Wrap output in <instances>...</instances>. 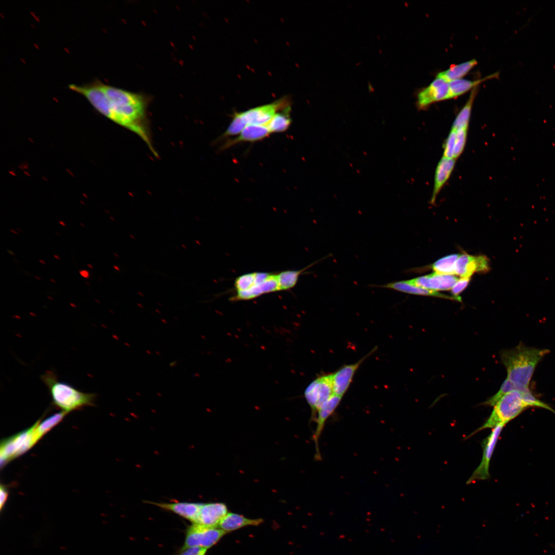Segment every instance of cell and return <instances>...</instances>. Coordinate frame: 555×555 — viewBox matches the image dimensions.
Here are the masks:
<instances>
[{
  "instance_id": "obj_32",
  "label": "cell",
  "mask_w": 555,
  "mask_h": 555,
  "mask_svg": "<svg viewBox=\"0 0 555 555\" xmlns=\"http://www.w3.org/2000/svg\"><path fill=\"white\" fill-rule=\"evenodd\" d=\"M455 138L456 130L451 128L444 143L443 157L448 158H453Z\"/></svg>"
},
{
  "instance_id": "obj_5",
  "label": "cell",
  "mask_w": 555,
  "mask_h": 555,
  "mask_svg": "<svg viewBox=\"0 0 555 555\" xmlns=\"http://www.w3.org/2000/svg\"><path fill=\"white\" fill-rule=\"evenodd\" d=\"M288 105L285 99H280L243 112L235 113L221 137L226 139L236 136L248 125H266L278 112Z\"/></svg>"
},
{
  "instance_id": "obj_36",
  "label": "cell",
  "mask_w": 555,
  "mask_h": 555,
  "mask_svg": "<svg viewBox=\"0 0 555 555\" xmlns=\"http://www.w3.org/2000/svg\"><path fill=\"white\" fill-rule=\"evenodd\" d=\"M79 272L80 274L82 277H83L84 278L88 279L90 277V273L87 270H85V269L80 270L79 271Z\"/></svg>"
},
{
  "instance_id": "obj_33",
  "label": "cell",
  "mask_w": 555,
  "mask_h": 555,
  "mask_svg": "<svg viewBox=\"0 0 555 555\" xmlns=\"http://www.w3.org/2000/svg\"><path fill=\"white\" fill-rule=\"evenodd\" d=\"M470 279V278H462L458 279L451 289L452 296L456 301L461 302V299L459 294L467 287Z\"/></svg>"
},
{
  "instance_id": "obj_16",
  "label": "cell",
  "mask_w": 555,
  "mask_h": 555,
  "mask_svg": "<svg viewBox=\"0 0 555 555\" xmlns=\"http://www.w3.org/2000/svg\"><path fill=\"white\" fill-rule=\"evenodd\" d=\"M276 274H270L265 281L256 283L249 288L236 291L231 301L250 300L262 294L279 291Z\"/></svg>"
},
{
  "instance_id": "obj_47",
  "label": "cell",
  "mask_w": 555,
  "mask_h": 555,
  "mask_svg": "<svg viewBox=\"0 0 555 555\" xmlns=\"http://www.w3.org/2000/svg\"><path fill=\"white\" fill-rule=\"evenodd\" d=\"M54 233H55V234H56L57 235H58V236H61L60 234V233H59V232H54Z\"/></svg>"
},
{
  "instance_id": "obj_34",
  "label": "cell",
  "mask_w": 555,
  "mask_h": 555,
  "mask_svg": "<svg viewBox=\"0 0 555 555\" xmlns=\"http://www.w3.org/2000/svg\"><path fill=\"white\" fill-rule=\"evenodd\" d=\"M207 549L201 547H191L182 551L179 555H205Z\"/></svg>"
},
{
  "instance_id": "obj_41",
  "label": "cell",
  "mask_w": 555,
  "mask_h": 555,
  "mask_svg": "<svg viewBox=\"0 0 555 555\" xmlns=\"http://www.w3.org/2000/svg\"><path fill=\"white\" fill-rule=\"evenodd\" d=\"M39 262L40 263H41L42 264H43V265H46V262L44 261H43V260H41V259H40L39 260Z\"/></svg>"
},
{
  "instance_id": "obj_37",
  "label": "cell",
  "mask_w": 555,
  "mask_h": 555,
  "mask_svg": "<svg viewBox=\"0 0 555 555\" xmlns=\"http://www.w3.org/2000/svg\"><path fill=\"white\" fill-rule=\"evenodd\" d=\"M10 231L11 232L13 233V234H15V235H18V232L16 230H14V229H10Z\"/></svg>"
},
{
  "instance_id": "obj_44",
  "label": "cell",
  "mask_w": 555,
  "mask_h": 555,
  "mask_svg": "<svg viewBox=\"0 0 555 555\" xmlns=\"http://www.w3.org/2000/svg\"><path fill=\"white\" fill-rule=\"evenodd\" d=\"M34 278H35V279H36V280H39V281H41V278H40V277H39L38 276H37V275H35V276H34Z\"/></svg>"
},
{
  "instance_id": "obj_49",
  "label": "cell",
  "mask_w": 555,
  "mask_h": 555,
  "mask_svg": "<svg viewBox=\"0 0 555 555\" xmlns=\"http://www.w3.org/2000/svg\"><path fill=\"white\" fill-rule=\"evenodd\" d=\"M47 298H48L49 299H50V300H52V298H51V297H49V296H48V297H47Z\"/></svg>"
},
{
  "instance_id": "obj_19",
  "label": "cell",
  "mask_w": 555,
  "mask_h": 555,
  "mask_svg": "<svg viewBox=\"0 0 555 555\" xmlns=\"http://www.w3.org/2000/svg\"><path fill=\"white\" fill-rule=\"evenodd\" d=\"M455 162V159L442 156L438 163L435 170L434 187L430 201L431 204L435 202L438 194L451 176Z\"/></svg>"
},
{
  "instance_id": "obj_13",
  "label": "cell",
  "mask_w": 555,
  "mask_h": 555,
  "mask_svg": "<svg viewBox=\"0 0 555 555\" xmlns=\"http://www.w3.org/2000/svg\"><path fill=\"white\" fill-rule=\"evenodd\" d=\"M458 278L451 274L436 272L414 278L406 281L410 284L423 288L437 290H448L452 288Z\"/></svg>"
},
{
  "instance_id": "obj_45",
  "label": "cell",
  "mask_w": 555,
  "mask_h": 555,
  "mask_svg": "<svg viewBox=\"0 0 555 555\" xmlns=\"http://www.w3.org/2000/svg\"><path fill=\"white\" fill-rule=\"evenodd\" d=\"M16 230L20 232H23V231L21 229H20L18 228H16Z\"/></svg>"
},
{
  "instance_id": "obj_1",
  "label": "cell",
  "mask_w": 555,
  "mask_h": 555,
  "mask_svg": "<svg viewBox=\"0 0 555 555\" xmlns=\"http://www.w3.org/2000/svg\"><path fill=\"white\" fill-rule=\"evenodd\" d=\"M69 87L84 96L100 113L139 136L157 156L148 127L147 96L99 81L83 85L70 84Z\"/></svg>"
},
{
  "instance_id": "obj_17",
  "label": "cell",
  "mask_w": 555,
  "mask_h": 555,
  "mask_svg": "<svg viewBox=\"0 0 555 555\" xmlns=\"http://www.w3.org/2000/svg\"><path fill=\"white\" fill-rule=\"evenodd\" d=\"M270 134L266 125H248L237 136L226 141L221 147V150L227 149L241 142L258 141L266 138Z\"/></svg>"
},
{
  "instance_id": "obj_48",
  "label": "cell",
  "mask_w": 555,
  "mask_h": 555,
  "mask_svg": "<svg viewBox=\"0 0 555 555\" xmlns=\"http://www.w3.org/2000/svg\"><path fill=\"white\" fill-rule=\"evenodd\" d=\"M85 284L86 285H87L88 286H90L91 285V284L89 282H88L87 281L85 282Z\"/></svg>"
},
{
  "instance_id": "obj_4",
  "label": "cell",
  "mask_w": 555,
  "mask_h": 555,
  "mask_svg": "<svg viewBox=\"0 0 555 555\" xmlns=\"http://www.w3.org/2000/svg\"><path fill=\"white\" fill-rule=\"evenodd\" d=\"M41 380L47 387L53 405L67 413L85 406L94 405L96 395L84 393L70 384L60 381L53 371L41 375Z\"/></svg>"
},
{
  "instance_id": "obj_8",
  "label": "cell",
  "mask_w": 555,
  "mask_h": 555,
  "mask_svg": "<svg viewBox=\"0 0 555 555\" xmlns=\"http://www.w3.org/2000/svg\"><path fill=\"white\" fill-rule=\"evenodd\" d=\"M304 397L314 420L318 411L333 395L331 375H324L314 379L306 388Z\"/></svg>"
},
{
  "instance_id": "obj_26",
  "label": "cell",
  "mask_w": 555,
  "mask_h": 555,
  "mask_svg": "<svg viewBox=\"0 0 555 555\" xmlns=\"http://www.w3.org/2000/svg\"><path fill=\"white\" fill-rule=\"evenodd\" d=\"M327 255L323 258L319 260L307 267L298 270H287L280 272L276 274L277 280L280 290H286L291 289L295 286L301 274L308 268L314 265L322 260L328 257Z\"/></svg>"
},
{
  "instance_id": "obj_29",
  "label": "cell",
  "mask_w": 555,
  "mask_h": 555,
  "mask_svg": "<svg viewBox=\"0 0 555 555\" xmlns=\"http://www.w3.org/2000/svg\"><path fill=\"white\" fill-rule=\"evenodd\" d=\"M459 256L458 254H453L444 256L434 262L431 268L438 273L455 274V263Z\"/></svg>"
},
{
  "instance_id": "obj_7",
  "label": "cell",
  "mask_w": 555,
  "mask_h": 555,
  "mask_svg": "<svg viewBox=\"0 0 555 555\" xmlns=\"http://www.w3.org/2000/svg\"><path fill=\"white\" fill-rule=\"evenodd\" d=\"M227 532L218 527H211L192 523L186 530L182 551L191 547L208 549L216 544Z\"/></svg>"
},
{
  "instance_id": "obj_10",
  "label": "cell",
  "mask_w": 555,
  "mask_h": 555,
  "mask_svg": "<svg viewBox=\"0 0 555 555\" xmlns=\"http://www.w3.org/2000/svg\"><path fill=\"white\" fill-rule=\"evenodd\" d=\"M416 105L423 109L431 104L449 99V84L445 80L436 77L428 86L417 94Z\"/></svg>"
},
{
  "instance_id": "obj_3",
  "label": "cell",
  "mask_w": 555,
  "mask_h": 555,
  "mask_svg": "<svg viewBox=\"0 0 555 555\" xmlns=\"http://www.w3.org/2000/svg\"><path fill=\"white\" fill-rule=\"evenodd\" d=\"M534 395L529 388L522 391L512 390L504 395L493 406L487 420L471 433L470 437L481 430L506 425L528 408L534 407Z\"/></svg>"
},
{
  "instance_id": "obj_6",
  "label": "cell",
  "mask_w": 555,
  "mask_h": 555,
  "mask_svg": "<svg viewBox=\"0 0 555 555\" xmlns=\"http://www.w3.org/2000/svg\"><path fill=\"white\" fill-rule=\"evenodd\" d=\"M36 422L30 428L1 441L0 446L1 467L22 455L38 441L35 433Z\"/></svg>"
},
{
  "instance_id": "obj_12",
  "label": "cell",
  "mask_w": 555,
  "mask_h": 555,
  "mask_svg": "<svg viewBox=\"0 0 555 555\" xmlns=\"http://www.w3.org/2000/svg\"><path fill=\"white\" fill-rule=\"evenodd\" d=\"M489 260L485 255H471L466 253L459 255L455 266V274L470 278L476 272L486 273L490 270Z\"/></svg>"
},
{
  "instance_id": "obj_21",
  "label": "cell",
  "mask_w": 555,
  "mask_h": 555,
  "mask_svg": "<svg viewBox=\"0 0 555 555\" xmlns=\"http://www.w3.org/2000/svg\"><path fill=\"white\" fill-rule=\"evenodd\" d=\"M263 522L262 519H250L235 513H228L219 524L218 528L227 533L247 526H257Z\"/></svg>"
},
{
  "instance_id": "obj_27",
  "label": "cell",
  "mask_w": 555,
  "mask_h": 555,
  "mask_svg": "<svg viewBox=\"0 0 555 555\" xmlns=\"http://www.w3.org/2000/svg\"><path fill=\"white\" fill-rule=\"evenodd\" d=\"M68 413L61 411L55 413L40 422L36 421L35 433L38 441L53 427L60 423Z\"/></svg>"
},
{
  "instance_id": "obj_11",
  "label": "cell",
  "mask_w": 555,
  "mask_h": 555,
  "mask_svg": "<svg viewBox=\"0 0 555 555\" xmlns=\"http://www.w3.org/2000/svg\"><path fill=\"white\" fill-rule=\"evenodd\" d=\"M375 350L376 348L373 349L358 361L344 365L332 374H330L334 395L343 397L350 386L356 371L363 361Z\"/></svg>"
},
{
  "instance_id": "obj_14",
  "label": "cell",
  "mask_w": 555,
  "mask_h": 555,
  "mask_svg": "<svg viewBox=\"0 0 555 555\" xmlns=\"http://www.w3.org/2000/svg\"><path fill=\"white\" fill-rule=\"evenodd\" d=\"M228 513L227 507L224 503H202L195 523L218 527L219 523Z\"/></svg>"
},
{
  "instance_id": "obj_30",
  "label": "cell",
  "mask_w": 555,
  "mask_h": 555,
  "mask_svg": "<svg viewBox=\"0 0 555 555\" xmlns=\"http://www.w3.org/2000/svg\"><path fill=\"white\" fill-rule=\"evenodd\" d=\"M515 390H516L515 386L506 378L503 381L497 392L486 401L483 402L481 405L493 406L504 395Z\"/></svg>"
},
{
  "instance_id": "obj_23",
  "label": "cell",
  "mask_w": 555,
  "mask_h": 555,
  "mask_svg": "<svg viewBox=\"0 0 555 555\" xmlns=\"http://www.w3.org/2000/svg\"><path fill=\"white\" fill-rule=\"evenodd\" d=\"M477 64V62L475 59H472L458 64L453 65L446 70L439 72L436 77L440 78L448 83L461 79Z\"/></svg>"
},
{
  "instance_id": "obj_39",
  "label": "cell",
  "mask_w": 555,
  "mask_h": 555,
  "mask_svg": "<svg viewBox=\"0 0 555 555\" xmlns=\"http://www.w3.org/2000/svg\"><path fill=\"white\" fill-rule=\"evenodd\" d=\"M59 224H60V225H61L62 226H63V227H66V224H65V223H64V222L63 221H61V220H60V221H59Z\"/></svg>"
},
{
  "instance_id": "obj_28",
  "label": "cell",
  "mask_w": 555,
  "mask_h": 555,
  "mask_svg": "<svg viewBox=\"0 0 555 555\" xmlns=\"http://www.w3.org/2000/svg\"><path fill=\"white\" fill-rule=\"evenodd\" d=\"M268 276L267 272H253L243 274L235 279L234 287L236 291L244 290L256 283L265 281Z\"/></svg>"
},
{
  "instance_id": "obj_35",
  "label": "cell",
  "mask_w": 555,
  "mask_h": 555,
  "mask_svg": "<svg viewBox=\"0 0 555 555\" xmlns=\"http://www.w3.org/2000/svg\"><path fill=\"white\" fill-rule=\"evenodd\" d=\"M9 492L8 489L7 487L4 485L1 484L0 487V509L1 511L3 510V509L7 501L8 497Z\"/></svg>"
},
{
  "instance_id": "obj_38",
  "label": "cell",
  "mask_w": 555,
  "mask_h": 555,
  "mask_svg": "<svg viewBox=\"0 0 555 555\" xmlns=\"http://www.w3.org/2000/svg\"><path fill=\"white\" fill-rule=\"evenodd\" d=\"M7 252H8V253L9 254H11V255H13V256H14V255H15V254H14V252H13L12 251H11V250H7Z\"/></svg>"
},
{
  "instance_id": "obj_43",
  "label": "cell",
  "mask_w": 555,
  "mask_h": 555,
  "mask_svg": "<svg viewBox=\"0 0 555 555\" xmlns=\"http://www.w3.org/2000/svg\"><path fill=\"white\" fill-rule=\"evenodd\" d=\"M87 266H88V267L89 268H90V269H93V266H92V265H91V264H87Z\"/></svg>"
},
{
  "instance_id": "obj_42",
  "label": "cell",
  "mask_w": 555,
  "mask_h": 555,
  "mask_svg": "<svg viewBox=\"0 0 555 555\" xmlns=\"http://www.w3.org/2000/svg\"><path fill=\"white\" fill-rule=\"evenodd\" d=\"M49 280H50V282H52V283H54V284H55V283H56L55 281V280H54V279H53L50 278V279H49Z\"/></svg>"
},
{
  "instance_id": "obj_31",
  "label": "cell",
  "mask_w": 555,
  "mask_h": 555,
  "mask_svg": "<svg viewBox=\"0 0 555 555\" xmlns=\"http://www.w3.org/2000/svg\"><path fill=\"white\" fill-rule=\"evenodd\" d=\"M468 130V127L455 130H456V138L453 158L456 160L464 151L467 137Z\"/></svg>"
},
{
  "instance_id": "obj_15",
  "label": "cell",
  "mask_w": 555,
  "mask_h": 555,
  "mask_svg": "<svg viewBox=\"0 0 555 555\" xmlns=\"http://www.w3.org/2000/svg\"><path fill=\"white\" fill-rule=\"evenodd\" d=\"M342 397L333 395L317 412L314 421L317 423L316 430L313 434V440L316 449L317 459L320 458L319 449V440L327 419L332 415L339 405Z\"/></svg>"
},
{
  "instance_id": "obj_24",
  "label": "cell",
  "mask_w": 555,
  "mask_h": 555,
  "mask_svg": "<svg viewBox=\"0 0 555 555\" xmlns=\"http://www.w3.org/2000/svg\"><path fill=\"white\" fill-rule=\"evenodd\" d=\"M289 105L278 112L266 124L271 133H281L286 132L290 127L292 120Z\"/></svg>"
},
{
  "instance_id": "obj_46",
  "label": "cell",
  "mask_w": 555,
  "mask_h": 555,
  "mask_svg": "<svg viewBox=\"0 0 555 555\" xmlns=\"http://www.w3.org/2000/svg\"><path fill=\"white\" fill-rule=\"evenodd\" d=\"M80 225H81V227H82L83 228L85 227V225L82 223H80Z\"/></svg>"
},
{
  "instance_id": "obj_9",
  "label": "cell",
  "mask_w": 555,
  "mask_h": 555,
  "mask_svg": "<svg viewBox=\"0 0 555 555\" xmlns=\"http://www.w3.org/2000/svg\"><path fill=\"white\" fill-rule=\"evenodd\" d=\"M505 425L502 424L493 428L491 433L482 443L483 455L481 461L467 482V484L489 478V466L491 458L499 435Z\"/></svg>"
},
{
  "instance_id": "obj_40",
  "label": "cell",
  "mask_w": 555,
  "mask_h": 555,
  "mask_svg": "<svg viewBox=\"0 0 555 555\" xmlns=\"http://www.w3.org/2000/svg\"><path fill=\"white\" fill-rule=\"evenodd\" d=\"M53 257H54V258H55V259H57V260H60V256H59L58 255H57V254H53Z\"/></svg>"
},
{
  "instance_id": "obj_25",
  "label": "cell",
  "mask_w": 555,
  "mask_h": 555,
  "mask_svg": "<svg viewBox=\"0 0 555 555\" xmlns=\"http://www.w3.org/2000/svg\"><path fill=\"white\" fill-rule=\"evenodd\" d=\"M478 91V86L474 88L471 90L468 100L457 114L453 123L452 129L458 130L468 127L472 106Z\"/></svg>"
},
{
  "instance_id": "obj_18",
  "label": "cell",
  "mask_w": 555,
  "mask_h": 555,
  "mask_svg": "<svg viewBox=\"0 0 555 555\" xmlns=\"http://www.w3.org/2000/svg\"><path fill=\"white\" fill-rule=\"evenodd\" d=\"M147 504L154 505L161 509L170 511L189 521L195 523L202 503L187 502L173 503H158L145 501Z\"/></svg>"
},
{
  "instance_id": "obj_20",
  "label": "cell",
  "mask_w": 555,
  "mask_h": 555,
  "mask_svg": "<svg viewBox=\"0 0 555 555\" xmlns=\"http://www.w3.org/2000/svg\"><path fill=\"white\" fill-rule=\"evenodd\" d=\"M373 286L390 289L408 294L430 296L456 301L452 296L411 285L406 280L390 282L382 285H373Z\"/></svg>"
},
{
  "instance_id": "obj_2",
  "label": "cell",
  "mask_w": 555,
  "mask_h": 555,
  "mask_svg": "<svg viewBox=\"0 0 555 555\" xmlns=\"http://www.w3.org/2000/svg\"><path fill=\"white\" fill-rule=\"evenodd\" d=\"M549 353L548 349L529 347L521 342L513 348L502 350L500 357L506 369V378L517 390L529 388L536 367Z\"/></svg>"
},
{
  "instance_id": "obj_22",
  "label": "cell",
  "mask_w": 555,
  "mask_h": 555,
  "mask_svg": "<svg viewBox=\"0 0 555 555\" xmlns=\"http://www.w3.org/2000/svg\"><path fill=\"white\" fill-rule=\"evenodd\" d=\"M498 75V72H495L475 80L461 79L449 82V99L455 98L466 93L470 90H472L482 82L490 79L497 78Z\"/></svg>"
}]
</instances>
